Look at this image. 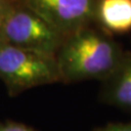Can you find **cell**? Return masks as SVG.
<instances>
[{
	"mask_svg": "<svg viewBox=\"0 0 131 131\" xmlns=\"http://www.w3.org/2000/svg\"><path fill=\"white\" fill-rule=\"evenodd\" d=\"M129 56L103 29L84 26L64 38L56 54L61 81L104 82Z\"/></svg>",
	"mask_w": 131,
	"mask_h": 131,
	"instance_id": "6da1fadb",
	"label": "cell"
},
{
	"mask_svg": "<svg viewBox=\"0 0 131 131\" xmlns=\"http://www.w3.org/2000/svg\"><path fill=\"white\" fill-rule=\"evenodd\" d=\"M0 80L10 96L33 88L62 83L56 56L0 44Z\"/></svg>",
	"mask_w": 131,
	"mask_h": 131,
	"instance_id": "7a4b0ae2",
	"label": "cell"
},
{
	"mask_svg": "<svg viewBox=\"0 0 131 131\" xmlns=\"http://www.w3.org/2000/svg\"><path fill=\"white\" fill-rule=\"evenodd\" d=\"M64 38L19 0H6L1 43L56 56Z\"/></svg>",
	"mask_w": 131,
	"mask_h": 131,
	"instance_id": "3957f363",
	"label": "cell"
},
{
	"mask_svg": "<svg viewBox=\"0 0 131 131\" xmlns=\"http://www.w3.org/2000/svg\"><path fill=\"white\" fill-rule=\"evenodd\" d=\"M64 37L94 23L98 0H19Z\"/></svg>",
	"mask_w": 131,
	"mask_h": 131,
	"instance_id": "277c9868",
	"label": "cell"
},
{
	"mask_svg": "<svg viewBox=\"0 0 131 131\" xmlns=\"http://www.w3.org/2000/svg\"><path fill=\"white\" fill-rule=\"evenodd\" d=\"M94 23L110 35L131 31V0H98Z\"/></svg>",
	"mask_w": 131,
	"mask_h": 131,
	"instance_id": "5b68a950",
	"label": "cell"
},
{
	"mask_svg": "<svg viewBox=\"0 0 131 131\" xmlns=\"http://www.w3.org/2000/svg\"><path fill=\"white\" fill-rule=\"evenodd\" d=\"M103 84L101 98L104 102L131 112V56Z\"/></svg>",
	"mask_w": 131,
	"mask_h": 131,
	"instance_id": "8992f818",
	"label": "cell"
},
{
	"mask_svg": "<svg viewBox=\"0 0 131 131\" xmlns=\"http://www.w3.org/2000/svg\"><path fill=\"white\" fill-rule=\"evenodd\" d=\"M0 131H36L32 127L14 121L0 122Z\"/></svg>",
	"mask_w": 131,
	"mask_h": 131,
	"instance_id": "52a82bcc",
	"label": "cell"
},
{
	"mask_svg": "<svg viewBox=\"0 0 131 131\" xmlns=\"http://www.w3.org/2000/svg\"><path fill=\"white\" fill-rule=\"evenodd\" d=\"M93 131H131V122H113L95 128Z\"/></svg>",
	"mask_w": 131,
	"mask_h": 131,
	"instance_id": "ba28073f",
	"label": "cell"
},
{
	"mask_svg": "<svg viewBox=\"0 0 131 131\" xmlns=\"http://www.w3.org/2000/svg\"><path fill=\"white\" fill-rule=\"evenodd\" d=\"M5 7H6V0H0V44H1V29L4 18Z\"/></svg>",
	"mask_w": 131,
	"mask_h": 131,
	"instance_id": "9c48e42d",
	"label": "cell"
}]
</instances>
